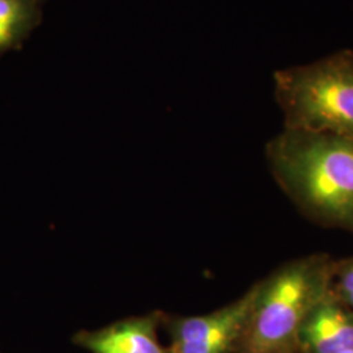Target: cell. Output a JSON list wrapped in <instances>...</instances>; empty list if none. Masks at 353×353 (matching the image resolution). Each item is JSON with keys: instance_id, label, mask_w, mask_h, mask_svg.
Here are the masks:
<instances>
[{"instance_id": "obj_7", "label": "cell", "mask_w": 353, "mask_h": 353, "mask_svg": "<svg viewBox=\"0 0 353 353\" xmlns=\"http://www.w3.org/2000/svg\"><path fill=\"white\" fill-rule=\"evenodd\" d=\"M43 0H0V57L20 49L42 21Z\"/></svg>"}, {"instance_id": "obj_2", "label": "cell", "mask_w": 353, "mask_h": 353, "mask_svg": "<svg viewBox=\"0 0 353 353\" xmlns=\"http://www.w3.org/2000/svg\"><path fill=\"white\" fill-rule=\"evenodd\" d=\"M332 258L309 254L276 267L254 284V299L237 353H280L296 348L305 316L330 290Z\"/></svg>"}, {"instance_id": "obj_3", "label": "cell", "mask_w": 353, "mask_h": 353, "mask_svg": "<svg viewBox=\"0 0 353 353\" xmlns=\"http://www.w3.org/2000/svg\"><path fill=\"white\" fill-rule=\"evenodd\" d=\"M274 84L284 127L353 139L352 51L280 70Z\"/></svg>"}, {"instance_id": "obj_1", "label": "cell", "mask_w": 353, "mask_h": 353, "mask_svg": "<svg viewBox=\"0 0 353 353\" xmlns=\"http://www.w3.org/2000/svg\"><path fill=\"white\" fill-rule=\"evenodd\" d=\"M270 172L312 223L353 234V139L284 127L265 145Z\"/></svg>"}, {"instance_id": "obj_8", "label": "cell", "mask_w": 353, "mask_h": 353, "mask_svg": "<svg viewBox=\"0 0 353 353\" xmlns=\"http://www.w3.org/2000/svg\"><path fill=\"white\" fill-rule=\"evenodd\" d=\"M330 290L353 310V256L332 261Z\"/></svg>"}, {"instance_id": "obj_5", "label": "cell", "mask_w": 353, "mask_h": 353, "mask_svg": "<svg viewBox=\"0 0 353 353\" xmlns=\"http://www.w3.org/2000/svg\"><path fill=\"white\" fill-rule=\"evenodd\" d=\"M165 312L127 316L99 330H80L72 343L89 353H169L159 339Z\"/></svg>"}, {"instance_id": "obj_4", "label": "cell", "mask_w": 353, "mask_h": 353, "mask_svg": "<svg viewBox=\"0 0 353 353\" xmlns=\"http://www.w3.org/2000/svg\"><path fill=\"white\" fill-rule=\"evenodd\" d=\"M254 299V285L240 299L202 316L164 314L169 353H237Z\"/></svg>"}, {"instance_id": "obj_6", "label": "cell", "mask_w": 353, "mask_h": 353, "mask_svg": "<svg viewBox=\"0 0 353 353\" xmlns=\"http://www.w3.org/2000/svg\"><path fill=\"white\" fill-rule=\"evenodd\" d=\"M300 353H343L353 348V310L328 290L297 332Z\"/></svg>"}, {"instance_id": "obj_9", "label": "cell", "mask_w": 353, "mask_h": 353, "mask_svg": "<svg viewBox=\"0 0 353 353\" xmlns=\"http://www.w3.org/2000/svg\"><path fill=\"white\" fill-rule=\"evenodd\" d=\"M280 353H300L299 352V350H297V347L296 348H292V350H288V351H284V352Z\"/></svg>"}, {"instance_id": "obj_10", "label": "cell", "mask_w": 353, "mask_h": 353, "mask_svg": "<svg viewBox=\"0 0 353 353\" xmlns=\"http://www.w3.org/2000/svg\"><path fill=\"white\" fill-rule=\"evenodd\" d=\"M343 353H353V348H352V350H348V351H345V352H343Z\"/></svg>"}]
</instances>
